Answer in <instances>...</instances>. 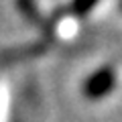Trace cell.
I'll use <instances>...</instances> for the list:
<instances>
[{
  "instance_id": "7a4b0ae2",
  "label": "cell",
  "mask_w": 122,
  "mask_h": 122,
  "mask_svg": "<svg viewBox=\"0 0 122 122\" xmlns=\"http://www.w3.org/2000/svg\"><path fill=\"white\" fill-rule=\"evenodd\" d=\"M98 2L100 0H71L69 2V12L73 14V16H86V14H90L92 10L98 6Z\"/></svg>"
},
{
  "instance_id": "6da1fadb",
  "label": "cell",
  "mask_w": 122,
  "mask_h": 122,
  "mask_svg": "<svg viewBox=\"0 0 122 122\" xmlns=\"http://www.w3.org/2000/svg\"><path fill=\"white\" fill-rule=\"evenodd\" d=\"M116 71L110 65H102L96 71H92L81 83V94L90 102H100L110 96L116 87Z\"/></svg>"
}]
</instances>
